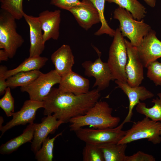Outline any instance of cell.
Wrapping results in <instances>:
<instances>
[{"instance_id": "1", "label": "cell", "mask_w": 161, "mask_h": 161, "mask_svg": "<svg viewBox=\"0 0 161 161\" xmlns=\"http://www.w3.org/2000/svg\"><path fill=\"white\" fill-rule=\"evenodd\" d=\"M97 89L80 95L63 92L52 87L43 100L44 115H52L64 123L74 117L85 114L98 101Z\"/></svg>"}, {"instance_id": "2", "label": "cell", "mask_w": 161, "mask_h": 161, "mask_svg": "<svg viewBox=\"0 0 161 161\" xmlns=\"http://www.w3.org/2000/svg\"><path fill=\"white\" fill-rule=\"evenodd\" d=\"M112 111L107 102L98 101L85 114L70 119V130L75 132L86 126L98 129L115 127L120 119L119 117L112 115Z\"/></svg>"}, {"instance_id": "3", "label": "cell", "mask_w": 161, "mask_h": 161, "mask_svg": "<svg viewBox=\"0 0 161 161\" xmlns=\"http://www.w3.org/2000/svg\"><path fill=\"white\" fill-rule=\"evenodd\" d=\"M113 18L119 21V28L123 37H127L135 47L139 45L143 38L151 29L143 19L136 20L129 11L119 7L114 11Z\"/></svg>"}, {"instance_id": "4", "label": "cell", "mask_w": 161, "mask_h": 161, "mask_svg": "<svg viewBox=\"0 0 161 161\" xmlns=\"http://www.w3.org/2000/svg\"><path fill=\"white\" fill-rule=\"evenodd\" d=\"M115 30L109 48L107 63L112 75L113 80H116L127 83L125 68L128 55L125 39L119 28Z\"/></svg>"}, {"instance_id": "5", "label": "cell", "mask_w": 161, "mask_h": 161, "mask_svg": "<svg viewBox=\"0 0 161 161\" xmlns=\"http://www.w3.org/2000/svg\"><path fill=\"white\" fill-rule=\"evenodd\" d=\"M16 19L10 13L1 9L0 12V49L13 58L24 40L17 31Z\"/></svg>"}, {"instance_id": "6", "label": "cell", "mask_w": 161, "mask_h": 161, "mask_svg": "<svg viewBox=\"0 0 161 161\" xmlns=\"http://www.w3.org/2000/svg\"><path fill=\"white\" fill-rule=\"evenodd\" d=\"M161 122L154 121L145 117L142 120L134 122L118 144H127L144 139L154 144H159L161 142Z\"/></svg>"}, {"instance_id": "7", "label": "cell", "mask_w": 161, "mask_h": 161, "mask_svg": "<svg viewBox=\"0 0 161 161\" xmlns=\"http://www.w3.org/2000/svg\"><path fill=\"white\" fill-rule=\"evenodd\" d=\"M123 125L112 128H80L75 131L77 137L86 143L96 145L107 143H118L125 135Z\"/></svg>"}, {"instance_id": "8", "label": "cell", "mask_w": 161, "mask_h": 161, "mask_svg": "<svg viewBox=\"0 0 161 161\" xmlns=\"http://www.w3.org/2000/svg\"><path fill=\"white\" fill-rule=\"evenodd\" d=\"M61 77L54 70L46 73H42L32 83L21 87L22 92H27L31 100L43 101L48 95L52 87L59 84Z\"/></svg>"}, {"instance_id": "9", "label": "cell", "mask_w": 161, "mask_h": 161, "mask_svg": "<svg viewBox=\"0 0 161 161\" xmlns=\"http://www.w3.org/2000/svg\"><path fill=\"white\" fill-rule=\"evenodd\" d=\"M100 54L99 52L98 58L94 62L87 61L81 64L84 69V75L95 78L93 87H97L99 91L108 88L110 81L113 80L112 75L108 63L101 60Z\"/></svg>"}, {"instance_id": "10", "label": "cell", "mask_w": 161, "mask_h": 161, "mask_svg": "<svg viewBox=\"0 0 161 161\" xmlns=\"http://www.w3.org/2000/svg\"><path fill=\"white\" fill-rule=\"evenodd\" d=\"M128 60L125 70L127 84L130 86H138L144 79L143 66L140 58L136 47L125 39Z\"/></svg>"}, {"instance_id": "11", "label": "cell", "mask_w": 161, "mask_h": 161, "mask_svg": "<svg viewBox=\"0 0 161 161\" xmlns=\"http://www.w3.org/2000/svg\"><path fill=\"white\" fill-rule=\"evenodd\" d=\"M136 47L140 58L144 67L161 57V41L151 29Z\"/></svg>"}, {"instance_id": "12", "label": "cell", "mask_w": 161, "mask_h": 161, "mask_svg": "<svg viewBox=\"0 0 161 161\" xmlns=\"http://www.w3.org/2000/svg\"><path fill=\"white\" fill-rule=\"evenodd\" d=\"M43 107V101L30 99L25 101L20 110L13 113L12 120L0 128L1 132V137L7 130L16 126L33 123L37 111Z\"/></svg>"}, {"instance_id": "13", "label": "cell", "mask_w": 161, "mask_h": 161, "mask_svg": "<svg viewBox=\"0 0 161 161\" xmlns=\"http://www.w3.org/2000/svg\"><path fill=\"white\" fill-rule=\"evenodd\" d=\"M38 17L43 32L44 42L51 38L58 40L60 35L61 11L45 10L40 13Z\"/></svg>"}, {"instance_id": "14", "label": "cell", "mask_w": 161, "mask_h": 161, "mask_svg": "<svg viewBox=\"0 0 161 161\" xmlns=\"http://www.w3.org/2000/svg\"><path fill=\"white\" fill-rule=\"evenodd\" d=\"M117 87L121 89L127 95L129 101V111L127 115L122 123L123 125L131 121L133 114V110L134 106L140 102L153 97L154 94L144 86H138L132 87L127 83L115 80Z\"/></svg>"}, {"instance_id": "15", "label": "cell", "mask_w": 161, "mask_h": 161, "mask_svg": "<svg viewBox=\"0 0 161 161\" xmlns=\"http://www.w3.org/2000/svg\"><path fill=\"white\" fill-rule=\"evenodd\" d=\"M23 18L30 29V46L29 57L40 56L45 49V43L38 18L27 15L25 13L23 14Z\"/></svg>"}, {"instance_id": "16", "label": "cell", "mask_w": 161, "mask_h": 161, "mask_svg": "<svg viewBox=\"0 0 161 161\" xmlns=\"http://www.w3.org/2000/svg\"><path fill=\"white\" fill-rule=\"evenodd\" d=\"M63 123L62 121L51 115L43 118L41 123L36 124L31 145V149L35 154L41 148L43 141L48 134L54 133Z\"/></svg>"}, {"instance_id": "17", "label": "cell", "mask_w": 161, "mask_h": 161, "mask_svg": "<svg viewBox=\"0 0 161 161\" xmlns=\"http://www.w3.org/2000/svg\"><path fill=\"white\" fill-rule=\"evenodd\" d=\"M69 11L73 16L79 25L86 30L100 22L97 10L88 0H85L83 5L72 8Z\"/></svg>"}, {"instance_id": "18", "label": "cell", "mask_w": 161, "mask_h": 161, "mask_svg": "<svg viewBox=\"0 0 161 161\" xmlns=\"http://www.w3.org/2000/svg\"><path fill=\"white\" fill-rule=\"evenodd\" d=\"M58 88L61 91L80 95L89 91V80L72 70L61 77Z\"/></svg>"}, {"instance_id": "19", "label": "cell", "mask_w": 161, "mask_h": 161, "mask_svg": "<svg viewBox=\"0 0 161 161\" xmlns=\"http://www.w3.org/2000/svg\"><path fill=\"white\" fill-rule=\"evenodd\" d=\"M51 59L55 70L62 77L72 70L74 58L70 46L63 44L51 55Z\"/></svg>"}, {"instance_id": "20", "label": "cell", "mask_w": 161, "mask_h": 161, "mask_svg": "<svg viewBox=\"0 0 161 161\" xmlns=\"http://www.w3.org/2000/svg\"><path fill=\"white\" fill-rule=\"evenodd\" d=\"M36 124H30L21 134L2 144L0 147V153L2 154H10L23 144L31 142L33 138Z\"/></svg>"}, {"instance_id": "21", "label": "cell", "mask_w": 161, "mask_h": 161, "mask_svg": "<svg viewBox=\"0 0 161 161\" xmlns=\"http://www.w3.org/2000/svg\"><path fill=\"white\" fill-rule=\"evenodd\" d=\"M48 60V58L45 57H29L16 68L7 70L5 73V77L7 79L20 72L39 70L44 66Z\"/></svg>"}, {"instance_id": "22", "label": "cell", "mask_w": 161, "mask_h": 161, "mask_svg": "<svg viewBox=\"0 0 161 161\" xmlns=\"http://www.w3.org/2000/svg\"><path fill=\"white\" fill-rule=\"evenodd\" d=\"M97 145L103 152L104 161H125L127 144L107 143Z\"/></svg>"}, {"instance_id": "23", "label": "cell", "mask_w": 161, "mask_h": 161, "mask_svg": "<svg viewBox=\"0 0 161 161\" xmlns=\"http://www.w3.org/2000/svg\"><path fill=\"white\" fill-rule=\"evenodd\" d=\"M42 73L39 70L17 73L7 79V86L12 89L26 86L32 83Z\"/></svg>"}, {"instance_id": "24", "label": "cell", "mask_w": 161, "mask_h": 161, "mask_svg": "<svg viewBox=\"0 0 161 161\" xmlns=\"http://www.w3.org/2000/svg\"><path fill=\"white\" fill-rule=\"evenodd\" d=\"M106 1L115 3L119 7L125 9L137 20L143 19L145 16L146 8L137 0H106Z\"/></svg>"}, {"instance_id": "25", "label": "cell", "mask_w": 161, "mask_h": 161, "mask_svg": "<svg viewBox=\"0 0 161 161\" xmlns=\"http://www.w3.org/2000/svg\"><path fill=\"white\" fill-rule=\"evenodd\" d=\"M157 95L158 97L151 101L154 103L152 107H147L145 103L140 102L137 105L136 109L137 112L146 117L154 121L161 122V92Z\"/></svg>"}, {"instance_id": "26", "label": "cell", "mask_w": 161, "mask_h": 161, "mask_svg": "<svg viewBox=\"0 0 161 161\" xmlns=\"http://www.w3.org/2000/svg\"><path fill=\"white\" fill-rule=\"evenodd\" d=\"M90 1L97 10L100 19L101 26L94 34L100 36L106 34L111 37L114 36L115 30L111 28L108 24L104 14L105 2L106 0H88Z\"/></svg>"}, {"instance_id": "27", "label": "cell", "mask_w": 161, "mask_h": 161, "mask_svg": "<svg viewBox=\"0 0 161 161\" xmlns=\"http://www.w3.org/2000/svg\"><path fill=\"white\" fill-rule=\"evenodd\" d=\"M62 134L61 132L52 138L48 137L45 139L42 143V147L35 154V158L38 161H52L53 158L54 142Z\"/></svg>"}, {"instance_id": "28", "label": "cell", "mask_w": 161, "mask_h": 161, "mask_svg": "<svg viewBox=\"0 0 161 161\" xmlns=\"http://www.w3.org/2000/svg\"><path fill=\"white\" fill-rule=\"evenodd\" d=\"M23 0H3L1 8L11 14L16 20L23 17Z\"/></svg>"}, {"instance_id": "29", "label": "cell", "mask_w": 161, "mask_h": 161, "mask_svg": "<svg viewBox=\"0 0 161 161\" xmlns=\"http://www.w3.org/2000/svg\"><path fill=\"white\" fill-rule=\"evenodd\" d=\"M86 144L82 153L83 161H104L103 152L97 145Z\"/></svg>"}, {"instance_id": "30", "label": "cell", "mask_w": 161, "mask_h": 161, "mask_svg": "<svg viewBox=\"0 0 161 161\" xmlns=\"http://www.w3.org/2000/svg\"><path fill=\"white\" fill-rule=\"evenodd\" d=\"M14 100L10 91L8 87L3 97L0 100V107L8 117L12 116L14 110Z\"/></svg>"}, {"instance_id": "31", "label": "cell", "mask_w": 161, "mask_h": 161, "mask_svg": "<svg viewBox=\"0 0 161 161\" xmlns=\"http://www.w3.org/2000/svg\"><path fill=\"white\" fill-rule=\"evenodd\" d=\"M147 77L155 86H161V63L155 61L147 67Z\"/></svg>"}, {"instance_id": "32", "label": "cell", "mask_w": 161, "mask_h": 161, "mask_svg": "<svg viewBox=\"0 0 161 161\" xmlns=\"http://www.w3.org/2000/svg\"><path fill=\"white\" fill-rule=\"evenodd\" d=\"M85 0H51L50 4L59 8L69 11L72 8L83 5Z\"/></svg>"}, {"instance_id": "33", "label": "cell", "mask_w": 161, "mask_h": 161, "mask_svg": "<svg viewBox=\"0 0 161 161\" xmlns=\"http://www.w3.org/2000/svg\"><path fill=\"white\" fill-rule=\"evenodd\" d=\"M155 158L152 155L138 151L130 156H126L125 161H155Z\"/></svg>"}, {"instance_id": "34", "label": "cell", "mask_w": 161, "mask_h": 161, "mask_svg": "<svg viewBox=\"0 0 161 161\" xmlns=\"http://www.w3.org/2000/svg\"><path fill=\"white\" fill-rule=\"evenodd\" d=\"M6 66L1 65L0 66V95H2L5 93L7 86L6 78L4 74L7 70Z\"/></svg>"}, {"instance_id": "35", "label": "cell", "mask_w": 161, "mask_h": 161, "mask_svg": "<svg viewBox=\"0 0 161 161\" xmlns=\"http://www.w3.org/2000/svg\"><path fill=\"white\" fill-rule=\"evenodd\" d=\"M9 58L8 53L4 49L0 50V61H6Z\"/></svg>"}, {"instance_id": "36", "label": "cell", "mask_w": 161, "mask_h": 161, "mask_svg": "<svg viewBox=\"0 0 161 161\" xmlns=\"http://www.w3.org/2000/svg\"><path fill=\"white\" fill-rule=\"evenodd\" d=\"M149 6L154 7L156 5V0H143Z\"/></svg>"}, {"instance_id": "37", "label": "cell", "mask_w": 161, "mask_h": 161, "mask_svg": "<svg viewBox=\"0 0 161 161\" xmlns=\"http://www.w3.org/2000/svg\"><path fill=\"white\" fill-rule=\"evenodd\" d=\"M160 134L161 135V129L160 131Z\"/></svg>"}, {"instance_id": "38", "label": "cell", "mask_w": 161, "mask_h": 161, "mask_svg": "<svg viewBox=\"0 0 161 161\" xmlns=\"http://www.w3.org/2000/svg\"><path fill=\"white\" fill-rule=\"evenodd\" d=\"M3 0H0V1L1 2Z\"/></svg>"}]
</instances>
